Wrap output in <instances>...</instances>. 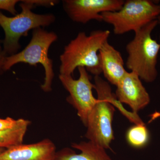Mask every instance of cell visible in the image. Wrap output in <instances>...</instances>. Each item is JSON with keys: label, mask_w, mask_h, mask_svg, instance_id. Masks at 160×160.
Wrapping results in <instances>:
<instances>
[{"label": "cell", "mask_w": 160, "mask_h": 160, "mask_svg": "<svg viewBox=\"0 0 160 160\" xmlns=\"http://www.w3.org/2000/svg\"><path fill=\"white\" fill-rule=\"evenodd\" d=\"M110 34L108 30H94L89 35L83 32L78 33L60 55V74L72 76L79 67H84L95 76L102 73L99 52Z\"/></svg>", "instance_id": "6da1fadb"}, {"label": "cell", "mask_w": 160, "mask_h": 160, "mask_svg": "<svg viewBox=\"0 0 160 160\" xmlns=\"http://www.w3.org/2000/svg\"><path fill=\"white\" fill-rule=\"evenodd\" d=\"M158 24V20H155L134 32L133 39L126 46V67L148 83L154 82L158 77L157 65L160 43L152 38L151 33Z\"/></svg>", "instance_id": "7a4b0ae2"}, {"label": "cell", "mask_w": 160, "mask_h": 160, "mask_svg": "<svg viewBox=\"0 0 160 160\" xmlns=\"http://www.w3.org/2000/svg\"><path fill=\"white\" fill-rule=\"evenodd\" d=\"M32 37L26 48L20 52L6 58L4 63V71L9 70L12 66L19 63L36 66L41 64L45 71L44 82L41 88L45 92L52 90V84L54 77L53 62L48 57V51L52 44L58 39L57 35L52 32L45 30L41 27L33 29Z\"/></svg>", "instance_id": "3957f363"}, {"label": "cell", "mask_w": 160, "mask_h": 160, "mask_svg": "<svg viewBox=\"0 0 160 160\" xmlns=\"http://www.w3.org/2000/svg\"><path fill=\"white\" fill-rule=\"evenodd\" d=\"M22 11L12 17H8L0 11V26L4 30L5 37L3 40V50L7 55L18 53L21 48L20 38L26 36L31 29L49 26L55 21L52 14H38L32 9L33 5L21 1Z\"/></svg>", "instance_id": "277c9868"}, {"label": "cell", "mask_w": 160, "mask_h": 160, "mask_svg": "<svg viewBox=\"0 0 160 160\" xmlns=\"http://www.w3.org/2000/svg\"><path fill=\"white\" fill-rule=\"evenodd\" d=\"M101 14L102 21L113 26L115 34L122 35L132 31L135 32L157 20L160 15V5L150 0H127L118 11Z\"/></svg>", "instance_id": "5b68a950"}, {"label": "cell", "mask_w": 160, "mask_h": 160, "mask_svg": "<svg viewBox=\"0 0 160 160\" xmlns=\"http://www.w3.org/2000/svg\"><path fill=\"white\" fill-rule=\"evenodd\" d=\"M79 78L74 79L72 76L59 74V78L63 87L69 92L67 102L76 109L83 124L86 126L88 116L97 102V99L93 96L92 89L94 85L86 68L79 67Z\"/></svg>", "instance_id": "8992f818"}, {"label": "cell", "mask_w": 160, "mask_h": 160, "mask_svg": "<svg viewBox=\"0 0 160 160\" xmlns=\"http://www.w3.org/2000/svg\"><path fill=\"white\" fill-rule=\"evenodd\" d=\"M115 111L114 106L108 100L98 95L97 102L87 120L86 138L104 149H109L114 138L112 121Z\"/></svg>", "instance_id": "52a82bcc"}, {"label": "cell", "mask_w": 160, "mask_h": 160, "mask_svg": "<svg viewBox=\"0 0 160 160\" xmlns=\"http://www.w3.org/2000/svg\"><path fill=\"white\" fill-rule=\"evenodd\" d=\"M123 0H65L64 10L72 21L86 24L91 20L102 21V13L119 10Z\"/></svg>", "instance_id": "ba28073f"}, {"label": "cell", "mask_w": 160, "mask_h": 160, "mask_svg": "<svg viewBox=\"0 0 160 160\" xmlns=\"http://www.w3.org/2000/svg\"><path fill=\"white\" fill-rule=\"evenodd\" d=\"M116 86L115 95L118 100L129 105L134 113L150 102L149 95L135 72L127 71Z\"/></svg>", "instance_id": "9c48e42d"}, {"label": "cell", "mask_w": 160, "mask_h": 160, "mask_svg": "<svg viewBox=\"0 0 160 160\" xmlns=\"http://www.w3.org/2000/svg\"><path fill=\"white\" fill-rule=\"evenodd\" d=\"M56 148L53 142L45 139L38 142L20 144L6 149L0 160H53Z\"/></svg>", "instance_id": "30bf717a"}, {"label": "cell", "mask_w": 160, "mask_h": 160, "mask_svg": "<svg viewBox=\"0 0 160 160\" xmlns=\"http://www.w3.org/2000/svg\"><path fill=\"white\" fill-rule=\"evenodd\" d=\"M99 54L104 76L109 82L116 86L127 72L122 55L108 41L101 47Z\"/></svg>", "instance_id": "8fae6325"}, {"label": "cell", "mask_w": 160, "mask_h": 160, "mask_svg": "<svg viewBox=\"0 0 160 160\" xmlns=\"http://www.w3.org/2000/svg\"><path fill=\"white\" fill-rule=\"evenodd\" d=\"M72 147L81 152L77 154L69 148L57 152L53 160H111L106 149L89 141L73 143Z\"/></svg>", "instance_id": "7c38bea8"}, {"label": "cell", "mask_w": 160, "mask_h": 160, "mask_svg": "<svg viewBox=\"0 0 160 160\" xmlns=\"http://www.w3.org/2000/svg\"><path fill=\"white\" fill-rule=\"evenodd\" d=\"M94 89L98 95H100L105 98L112 104L114 107L118 109L120 112L132 122L136 125H144L142 120L137 113L130 112L125 109L122 103L118 100L115 94L112 92L111 87L108 82L104 81L99 76H95L94 78Z\"/></svg>", "instance_id": "4fadbf2b"}, {"label": "cell", "mask_w": 160, "mask_h": 160, "mask_svg": "<svg viewBox=\"0 0 160 160\" xmlns=\"http://www.w3.org/2000/svg\"><path fill=\"white\" fill-rule=\"evenodd\" d=\"M30 124L29 120L18 119L17 123L12 128L0 131V148L6 149L22 144Z\"/></svg>", "instance_id": "5bb4252c"}, {"label": "cell", "mask_w": 160, "mask_h": 160, "mask_svg": "<svg viewBox=\"0 0 160 160\" xmlns=\"http://www.w3.org/2000/svg\"><path fill=\"white\" fill-rule=\"evenodd\" d=\"M149 133L145 125H135L126 133V139L129 145L140 148L146 145L149 141Z\"/></svg>", "instance_id": "9a60e30c"}, {"label": "cell", "mask_w": 160, "mask_h": 160, "mask_svg": "<svg viewBox=\"0 0 160 160\" xmlns=\"http://www.w3.org/2000/svg\"><path fill=\"white\" fill-rule=\"evenodd\" d=\"M20 1L18 0H0V9L6 10L12 14L16 15V5Z\"/></svg>", "instance_id": "2e32d148"}, {"label": "cell", "mask_w": 160, "mask_h": 160, "mask_svg": "<svg viewBox=\"0 0 160 160\" xmlns=\"http://www.w3.org/2000/svg\"><path fill=\"white\" fill-rule=\"evenodd\" d=\"M26 2L29 3L33 6L51 7L56 5L59 1L56 0H24Z\"/></svg>", "instance_id": "e0dca14e"}, {"label": "cell", "mask_w": 160, "mask_h": 160, "mask_svg": "<svg viewBox=\"0 0 160 160\" xmlns=\"http://www.w3.org/2000/svg\"><path fill=\"white\" fill-rule=\"evenodd\" d=\"M18 120L10 117L0 118V131L12 128L17 123Z\"/></svg>", "instance_id": "ac0fdd59"}, {"label": "cell", "mask_w": 160, "mask_h": 160, "mask_svg": "<svg viewBox=\"0 0 160 160\" xmlns=\"http://www.w3.org/2000/svg\"><path fill=\"white\" fill-rule=\"evenodd\" d=\"M7 56L8 55L3 51V50L0 52V75L2 74L5 72L3 69V67H4L6 58Z\"/></svg>", "instance_id": "d6986e66"}, {"label": "cell", "mask_w": 160, "mask_h": 160, "mask_svg": "<svg viewBox=\"0 0 160 160\" xmlns=\"http://www.w3.org/2000/svg\"><path fill=\"white\" fill-rule=\"evenodd\" d=\"M5 149H3V148H0V154H1L2 152L4 150H5Z\"/></svg>", "instance_id": "ffe728a7"}, {"label": "cell", "mask_w": 160, "mask_h": 160, "mask_svg": "<svg viewBox=\"0 0 160 160\" xmlns=\"http://www.w3.org/2000/svg\"><path fill=\"white\" fill-rule=\"evenodd\" d=\"M157 20H158V22L159 24H160V15L158 17Z\"/></svg>", "instance_id": "44dd1931"}, {"label": "cell", "mask_w": 160, "mask_h": 160, "mask_svg": "<svg viewBox=\"0 0 160 160\" xmlns=\"http://www.w3.org/2000/svg\"><path fill=\"white\" fill-rule=\"evenodd\" d=\"M3 49H2V47H1V45H0V52H2V51Z\"/></svg>", "instance_id": "7402d4cb"}, {"label": "cell", "mask_w": 160, "mask_h": 160, "mask_svg": "<svg viewBox=\"0 0 160 160\" xmlns=\"http://www.w3.org/2000/svg\"><path fill=\"white\" fill-rule=\"evenodd\" d=\"M159 39H160V36H159Z\"/></svg>", "instance_id": "603a6c76"}]
</instances>
